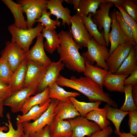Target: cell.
Returning a JSON list of instances; mask_svg holds the SVG:
<instances>
[{
	"label": "cell",
	"instance_id": "cell-18",
	"mask_svg": "<svg viewBox=\"0 0 137 137\" xmlns=\"http://www.w3.org/2000/svg\"><path fill=\"white\" fill-rule=\"evenodd\" d=\"M51 137L72 136V130L69 121L55 117L49 125Z\"/></svg>",
	"mask_w": 137,
	"mask_h": 137
},
{
	"label": "cell",
	"instance_id": "cell-15",
	"mask_svg": "<svg viewBox=\"0 0 137 137\" xmlns=\"http://www.w3.org/2000/svg\"><path fill=\"white\" fill-rule=\"evenodd\" d=\"M64 65L60 60L52 62L47 68L38 88V93L41 92L53 83L56 82L60 77V73L64 68Z\"/></svg>",
	"mask_w": 137,
	"mask_h": 137
},
{
	"label": "cell",
	"instance_id": "cell-32",
	"mask_svg": "<svg viewBox=\"0 0 137 137\" xmlns=\"http://www.w3.org/2000/svg\"><path fill=\"white\" fill-rule=\"evenodd\" d=\"M107 110L105 108H98L88 113L85 117L89 120L94 121L101 130H103L109 126L110 124L107 118Z\"/></svg>",
	"mask_w": 137,
	"mask_h": 137
},
{
	"label": "cell",
	"instance_id": "cell-38",
	"mask_svg": "<svg viewBox=\"0 0 137 137\" xmlns=\"http://www.w3.org/2000/svg\"><path fill=\"white\" fill-rule=\"evenodd\" d=\"M13 72L7 61L0 58V81L8 85Z\"/></svg>",
	"mask_w": 137,
	"mask_h": 137
},
{
	"label": "cell",
	"instance_id": "cell-2",
	"mask_svg": "<svg viewBox=\"0 0 137 137\" xmlns=\"http://www.w3.org/2000/svg\"><path fill=\"white\" fill-rule=\"evenodd\" d=\"M58 34L60 41V47L57 49L59 60L70 70L83 72L85 61L79 51L82 48L74 41L70 31L62 30Z\"/></svg>",
	"mask_w": 137,
	"mask_h": 137
},
{
	"label": "cell",
	"instance_id": "cell-1",
	"mask_svg": "<svg viewBox=\"0 0 137 137\" xmlns=\"http://www.w3.org/2000/svg\"><path fill=\"white\" fill-rule=\"evenodd\" d=\"M56 83L61 87L70 88L79 92L86 96L91 102H104L113 108L118 107L117 103L108 93L88 77L78 78L73 76L68 79L60 75Z\"/></svg>",
	"mask_w": 137,
	"mask_h": 137
},
{
	"label": "cell",
	"instance_id": "cell-4",
	"mask_svg": "<svg viewBox=\"0 0 137 137\" xmlns=\"http://www.w3.org/2000/svg\"><path fill=\"white\" fill-rule=\"evenodd\" d=\"M87 48V51L81 54L85 62L93 65L95 62L97 66L109 71L106 61L109 55L106 46L99 45L91 37Z\"/></svg>",
	"mask_w": 137,
	"mask_h": 137
},
{
	"label": "cell",
	"instance_id": "cell-16",
	"mask_svg": "<svg viewBox=\"0 0 137 137\" xmlns=\"http://www.w3.org/2000/svg\"><path fill=\"white\" fill-rule=\"evenodd\" d=\"M63 2L61 0H47V8L49 10L51 15L56 17V20H58L60 18L62 20V26L66 24L70 25L71 24V12L68 7L63 6Z\"/></svg>",
	"mask_w": 137,
	"mask_h": 137
},
{
	"label": "cell",
	"instance_id": "cell-45",
	"mask_svg": "<svg viewBox=\"0 0 137 137\" xmlns=\"http://www.w3.org/2000/svg\"><path fill=\"white\" fill-rule=\"evenodd\" d=\"M137 84V68L130 74V76L124 80V85H133Z\"/></svg>",
	"mask_w": 137,
	"mask_h": 137
},
{
	"label": "cell",
	"instance_id": "cell-53",
	"mask_svg": "<svg viewBox=\"0 0 137 137\" xmlns=\"http://www.w3.org/2000/svg\"><path fill=\"white\" fill-rule=\"evenodd\" d=\"M109 137H111L110 136Z\"/></svg>",
	"mask_w": 137,
	"mask_h": 137
},
{
	"label": "cell",
	"instance_id": "cell-37",
	"mask_svg": "<svg viewBox=\"0 0 137 137\" xmlns=\"http://www.w3.org/2000/svg\"><path fill=\"white\" fill-rule=\"evenodd\" d=\"M116 14L117 20L124 34L132 44L134 46L137 45L132 28L124 20L119 11L116 10Z\"/></svg>",
	"mask_w": 137,
	"mask_h": 137
},
{
	"label": "cell",
	"instance_id": "cell-25",
	"mask_svg": "<svg viewBox=\"0 0 137 137\" xmlns=\"http://www.w3.org/2000/svg\"><path fill=\"white\" fill-rule=\"evenodd\" d=\"M51 99L49 98L44 105H36L32 107L25 114L17 115L16 123H21L29 122L31 120L35 121L47 110L50 104Z\"/></svg>",
	"mask_w": 137,
	"mask_h": 137
},
{
	"label": "cell",
	"instance_id": "cell-23",
	"mask_svg": "<svg viewBox=\"0 0 137 137\" xmlns=\"http://www.w3.org/2000/svg\"><path fill=\"white\" fill-rule=\"evenodd\" d=\"M108 71L102 68L85 62V68L83 73L88 77L103 88L104 81Z\"/></svg>",
	"mask_w": 137,
	"mask_h": 137
},
{
	"label": "cell",
	"instance_id": "cell-41",
	"mask_svg": "<svg viewBox=\"0 0 137 137\" xmlns=\"http://www.w3.org/2000/svg\"><path fill=\"white\" fill-rule=\"evenodd\" d=\"M128 125L130 133L137 136V110L129 111Z\"/></svg>",
	"mask_w": 137,
	"mask_h": 137
},
{
	"label": "cell",
	"instance_id": "cell-24",
	"mask_svg": "<svg viewBox=\"0 0 137 137\" xmlns=\"http://www.w3.org/2000/svg\"><path fill=\"white\" fill-rule=\"evenodd\" d=\"M81 16L85 28L90 36L99 45L106 46L104 31H99L97 26L92 20V13L87 16Z\"/></svg>",
	"mask_w": 137,
	"mask_h": 137
},
{
	"label": "cell",
	"instance_id": "cell-3",
	"mask_svg": "<svg viewBox=\"0 0 137 137\" xmlns=\"http://www.w3.org/2000/svg\"><path fill=\"white\" fill-rule=\"evenodd\" d=\"M44 28V25L39 22L36 27L29 29L19 28L14 24L9 25L8 29L12 36L11 41L15 43L25 53L29 50L33 40L41 33Z\"/></svg>",
	"mask_w": 137,
	"mask_h": 137
},
{
	"label": "cell",
	"instance_id": "cell-28",
	"mask_svg": "<svg viewBox=\"0 0 137 137\" xmlns=\"http://www.w3.org/2000/svg\"><path fill=\"white\" fill-rule=\"evenodd\" d=\"M49 87L43 91L37 93L33 96L30 97L25 101L20 111L22 115L26 114L33 106L39 105L41 106L45 104L49 99Z\"/></svg>",
	"mask_w": 137,
	"mask_h": 137
},
{
	"label": "cell",
	"instance_id": "cell-39",
	"mask_svg": "<svg viewBox=\"0 0 137 137\" xmlns=\"http://www.w3.org/2000/svg\"><path fill=\"white\" fill-rule=\"evenodd\" d=\"M136 2V0H125L122 8L136 22L137 5Z\"/></svg>",
	"mask_w": 137,
	"mask_h": 137
},
{
	"label": "cell",
	"instance_id": "cell-11",
	"mask_svg": "<svg viewBox=\"0 0 137 137\" xmlns=\"http://www.w3.org/2000/svg\"><path fill=\"white\" fill-rule=\"evenodd\" d=\"M25 53L15 43L7 41L1 52V57L6 60L13 73L25 60Z\"/></svg>",
	"mask_w": 137,
	"mask_h": 137
},
{
	"label": "cell",
	"instance_id": "cell-43",
	"mask_svg": "<svg viewBox=\"0 0 137 137\" xmlns=\"http://www.w3.org/2000/svg\"><path fill=\"white\" fill-rule=\"evenodd\" d=\"M113 131L112 127L109 126L106 128L95 132L87 137H109Z\"/></svg>",
	"mask_w": 137,
	"mask_h": 137
},
{
	"label": "cell",
	"instance_id": "cell-36",
	"mask_svg": "<svg viewBox=\"0 0 137 137\" xmlns=\"http://www.w3.org/2000/svg\"><path fill=\"white\" fill-rule=\"evenodd\" d=\"M47 9H45L43 11L41 17L37 20L35 22H38L42 24L45 28L51 30H55L56 26L60 27L61 26V22L58 20H54L50 18L51 15L50 12H47Z\"/></svg>",
	"mask_w": 137,
	"mask_h": 137
},
{
	"label": "cell",
	"instance_id": "cell-31",
	"mask_svg": "<svg viewBox=\"0 0 137 137\" xmlns=\"http://www.w3.org/2000/svg\"><path fill=\"white\" fill-rule=\"evenodd\" d=\"M60 87L56 82L48 87L49 98L56 99L59 101H66L69 100L70 97H75L80 95L79 93L67 91Z\"/></svg>",
	"mask_w": 137,
	"mask_h": 137
},
{
	"label": "cell",
	"instance_id": "cell-40",
	"mask_svg": "<svg viewBox=\"0 0 137 137\" xmlns=\"http://www.w3.org/2000/svg\"><path fill=\"white\" fill-rule=\"evenodd\" d=\"M121 13L122 17L125 21L131 27L133 30L134 39L137 44V24L136 22L128 14L126 13L121 7L114 5Z\"/></svg>",
	"mask_w": 137,
	"mask_h": 137
},
{
	"label": "cell",
	"instance_id": "cell-21",
	"mask_svg": "<svg viewBox=\"0 0 137 137\" xmlns=\"http://www.w3.org/2000/svg\"><path fill=\"white\" fill-rule=\"evenodd\" d=\"M12 14L14 19V24L17 27L23 29H28L26 21L23 15L22 5L12 0H2Z\"/></svg>",
	"mask_w": 137,
	"mask_h": 137
},
{
	"label": "cell",
	"instance_id": "cell-49",
	"mask_svg": "<svg viewBox=\"0 0 137 137\" xmlns=\"http://www.w3.org/2000/svg\"><path fill=\"white\" fill-rule=\"evenodd\" d=\"M119 137H137L130 133H127L123 131L120 132L118 135Z\"/></svg>",
	"mask_w": 137,
	"mask_h": 137
},
{
	"label": "cell",
	"instance_id": "cell-5",
	"mask_svg": "<svg viewBox=\"0 0 137 137\" xmlns=\"http://www.w3.org/2000/svg\"><path fill=\"white\" fill-rule=\"evenodd\" d=\"M41 82H36L13 93L4 101V105L9 107L13 113L20 112L26 100L37 92Z\"/></svg>",
	"mask_w": 137,
	"mask_h": 137
},
{
	"label": "cell",
	"instance_id": "cell-52",
	"mask_svg": "<svg viewBox=\"0 0 137 137\" xmlns=\"http://www.w3.org/2000/svg\"><path fill=\"white\" fill-rule=\"evenodd\" d=\"M64 137H72L71 136H67Z\"/></svg>",
	"mask_w": 137,
	"mask_h": 137
},
{
	"label": "cell",
	"instance_id": "cell-6",
	"mask_svg": "<svg viewBox=\"0 0 137 137\" xmlns=\"http://www.w3.org/2000/svg\"><path fill=\"white\" fill-rule=\"evenodd\" d=\"M113 5L111 3L101 2L99 6V9L97 10L95 14L92 13V20L98 27L99 31L101 32L104 31L107 47L109 46L110 44L108 36L112 23L110 11Z\"/></svg>",
	"mask_w": 137,
	"mask_h": 137
},
{
	"label": "cell",
	"instance_id": "cell-7",
	"mask_svg": "<svg viewBox=\"0 0 137 137\" xmlns=\"http://www.w3.org/2000/svg\"><path fill=\"white\" fill-rule=\"evenodd\" d=\"M58 101L56 99H51L47 110L37 120L32 123L25 122L23 123L24 133L28 134L29 135L45 126L49 125L55 117L54 110Z\"/></svg>",
	"mask_w": 137,
	"mask_h": 137
},
{
	"label": "cell",
	"instance_id": "cell-12",
	"mask_svg": "<svg viewBox=\"0 0 137 137\" xmlns=\"http://www.w3.org/2000/svg\"><path fill=\"white\" fill-rule=\"evenodd\" d=\"M35 45L25 54V59L47 67L52 61L46 54L43 45L44 38L42 33L37 37Z\"/></svg>",
	"mask_w": 137,
	"mask_h": 137
},
{
	"label": "cell",
	"instance_id": "cell-8",
	"mask_svg": "<svg viewBox=\"0 0 137 137\" xmlns=\"http://www.w3.org/2000/svg\"><path fill=\"white\" fill-rule=\"evenodd\" d=\"M47 0H19L17 3L22 5L23 12L27 17L28 29L32 28L36 21L41 16L43 10L47 8Z\"/></svg>",
	"mask_w": 137,
	"mask_h": 137
},
{
	"label": "cell",
	"instance_id": "cell-44",
	"mask_svg": "<svg viewBox=\"0 0 137 137\" xmlns=\"http://www.w3.org/2000/svg\"><path fill=\"white\" fill-rule=\"evenodd\" d=\"M29 137H51L49 125H47L33 133L29 135Z\"/></svg>",
	"mask_w": 137,
	"mask_h": 137
},
{
	"label": "cell",
	"instance_id": "cell-30",
	"mask_svg": "<svg viewBox=\"0 0 137 137\" xmlns=\"http://www.w3.org/2000/svg\"><path fill=\"white\" fill-rule=\"evenodd\" d=\"M6 116L8 123H5V125L2 126L0 125V137H23L24 133L22 124L16 123L17 129H15L11 121L10 113H7Z\"/></svg>",
	"mask_w": 137,
	"mask_h": 137
},
{
	"label": "cell",
	"instance_id": "cell-29",
	"mask_svg": "<svg viewBox=\"0 0 137 137\" xmlns=\"http://www.w3.org/2000/svg\"><path fill=\"white\" fill-rule=\"evenodd\" d=\"M42 32L43 38L46 39V41L43 43L44 49L49 54H52L60 47V41L58 34L55 30H51L45 28Z\"/></svg>",
	"mask_w": 137,
	"mask_h": 137
},
{
	"label": "cell",
	"instance_id": "cell-33",
	"mask_svg": "<svg viewBox=\"0 0 137 137\" xmlns=\"http://www.w3.org/2000/svg\"><path fill=\"white\" fill-rule=\"evenodd\" d=\"M69 99L73 104L80 116L83 117H85L90 112L98 108L102 103L100 101L89 102L80 101L74 97H70Z\"/></svg>",
	"mask_w": 137,
	"mask_h": 137
},
{
	"label": "cell",
	"instance_id": "cell-14",
	"mask_svg": "<svg viewBox=\"0 0 137 137\" xmlns=\"http://www.w3.org/2000/svg\"><path fill=\"white\" fill-rule=\"evenodd\" d=\"M133 46L131 43H128L117 46L106 61L109 71L115 73Z\"/></svg>",
	"mask_w": 137,
	"mask_h": 137
},
{
	"label": "cell",
	"instance_id": "cell-26",
	"mask_svg": "<svg viewBox=\"0 0 137 137\" xmlns=\"http://www.w3.org/2000/svg\"><path fill=\"white\" fill-rule=\"evenodd\" d=\"M26 68V61L25 60L13 73L8 84L12 93L24 88Z\"/></svg>",
	"mask_w": 137,
	"mask_h": 137
},
{
	"label": "cell",
	"instance_id": "cell-54",
	"mask_svg": "<svg viewBox=\"0 0 137 137\" xmlns=\"http://www.w3.org/2000/svg\"></svg>",
	"mask_w": 137,
	"mask_h": 137
},
{
	"label": "cell",
	"instance_id": "cell-22",
	"mask_svg": "<svg viewBox=\"0 0 137 137\" xmlns=\"http://www.w3.org/2000/svg\"><path fill=\"white\" fill-rule=\"evenodd\" d=\"M137 68V45L134 46L115 74L130 75Z\"/></svg>",
	"mask_w": 137,
	"mask_h": 137
},
{
	"label": "cell",
	"instance_id": "cell-9",
	"mask_svg": "<svg viewBox=\"0 0 137 137\" xmlns=\"http://www.w3.org/2000/svg\"><path fill=\"white\" fill-rule=\"evenodd\" d=\"M67 120L70 122L72 127V137L88 136L101 130L96 123L89 121L85 117L80 116Z\"/></svg>",
	"mask_w": 137,
	"mask_h": 137
},
{
	"label": "cell",
	"instance_id": "cell-35",
	"mask_svg": "<svg viewBox=\"0 0 137 137\" xmlns=\"http://www.w3.org/2000/svg\"><path fill=\"white\" fill-rule=\"evenodd\" d=\"M132 85H125L123 92L125 95V100L120 109L124 111L127 112L137 110V107L136 106L133 100L132 95Z\"/></svg>",
	"mask_w": 137,
	"mask_h": 137
},
{
	"label": "cell",
	"instance_id": "cell-47",
	"mask_svg": "<svg viewBox=\"0 0 137 137\" xmlns=\"http://www.w3.org/2000/svg\"><path fill=\"white\" fill-rule=\"evenodd\" d=\"M64 1L71 5H73L74 9L77 10L78 8L80 0H65Z\"/></svg>",
	"mask_w": 137,
	"mask_h": 137
},
{
	"label": "cell",
	"instance_id": "cell-46",
	"mask_svg": "<svg viewBox=\"0 0 137 137\" xmlns=\"http://www.w3.org/2000/svg\"><path fill=\"white\" fill-rule=\"evenodd\" d=\"M125 0H100L101 2H110L118 7H123Z\"/></svg>",
	"mask_w": 137,
	"mask_h": 137
},
{
	"label": "cell",
	"instance_id": "cell-19",
	"mask_svg": "<svg viewBox=\"0 0 137 137\" xmlns=\"http://www.w3.org/2000/svg\"><path fill=\"white\" fill-rule=\"evenodd\" d=\"M55 117L62 120L74 118L80 116L72 102L59 101L55 110Z\"/></svg>",
	"mask_w": 137,
	"mask_h": 137
},
{
	"label": "cell",
	"instance_id": "cell-42",
	"mask_svg": "<svg viewBox=\"0 0 137 137\" xmlns=\"http://www.w3.org/2000/svg\"><path fill=\"white\" fill-rule=\"evenodd\" d=\"M9 86L0 81V99L4 100L12 94Z\"/></svg>",
	"mask_w": 137,
	"mask_h": 137
},
{
	"label": "cell",
	"instance_id": "cell-17",
	"mask_svg": "<svg viewBox=\"0 0 137 137\" xmlns=\"http://www.w3.org/2000/svg\"><path fill=\"white\" fill-rule=\"evenodd\" d=\"M46 68L32 62L26 61L24 88L36 82H41Z\"/></svg>",
	"mask_w": 137,
	"mask_h": 137
},
{
	"label": "cell",
	"instance_id": "cell-51",
	"mask_svg": "<svg viewBox=\"0 0 137 137\" xmlns=\"http://www.w3.org/2000/svg\"><path fill=\"white\" fill-rule=\"evenodd\" d=\"M29 135L27 133H24L23 137H29Z\"/></svg>",
	"mask_w": 137,
	"mask_h": 137
},
{
	"label": "cell",
	"instance_id": "cell-20",
	"mask_svg": "<svg viewBox=\"0 0 137 137\" xmlns=\"http://www.w3.org/2000/svg\"><path fill=\"white\" fill-rule=\"evenodd\" d=\"M128 76L114 74L108 71L104 82V86L110 91L123 93L124 86V82Z\"/></svg>",
	"mask_w": 137,
	"mask_h": 137
},
{
	"label": "cell",
	"instance_id": "cell-48",
	"mask_svg": "<svg viewBox=\"0 0 137 137\" xmlns=\"http://www.w3.org/2000/svg\"><path fill=\"white\" fill-rule=\"evenodd\" d=\"M132 95L135 104L137 107V84L133 85Z\"/></svg>",
	"mask_w": 137,
	"mask_h": 137
},
{
	"label": "cell",
	"instance_id": "cell-27",
	"mask_svg": "<svg viewBox=\"0 0 137 137\" xmlns=\"http://www.w3.org/2000/svg\"><path fill=\"white\" fill-rule=\"evenodd\" d=\"M105 108L107 110V118L111 121L115 128L114 133L118 135L120 132V127L121 123L126 116L128 114L129 112L123 111L117 108H113L106 104Z\"/></svg>",
	"mask_w": 137,
	"mask_h": 137
},
{
	"label": "cell",
	"instance_id": "cell-13",
	"mask_svg": "<svg viewBox=\"0 0 137 137\" xmlns=\"http://www.w3.org/2000/svg\"><path fill=\"white\" fill-rule=\"evenodd\" d=\"M116 10V8H114L110 13L112 23L111 25V30L109 33L108 36L109 41L111 44L109 50V56L119 45L128 43H131L125 35L121 28L117 19Z\"/></svg>",
	"mask_w": 137,
	"mask_h": 137
},
{
	"label": "cell",
	"instance_id": "cell-10",
	"mask_svg": "<svg viewBox=\"0 0 137 137\" xmlns=\"http://www.w3.org/2000/svg\"><path fill=\"white\" fill-rule=\"evenodd\" d=\"M71 33L75 42L82 49L87 47L91 39L85 26L82 16L76 13L70 19Z\"/></svg>",
	"mask_w": 137,
	"mask_h": 137
},
{
	"label": "cell",
	"instance_id": "cell-34",
	"mask_svg": "<svg viewBox=\"0 0 137 137\" xmlns=\"http://www.w3.org/2000/svg\"><path fill=\"white\" fill-rule=\"evenodd\" d=\"M100 3V0H80L76 13L81 16H86L90 13L94 14Z\"/></svg>",
	"mask_w": 137,
	"mask_h": 137
},
{
	"label": "cell",
	"instance_id": "cell-50",
	"mask_svg": "<svg viewBox=\"0 0 137 137\" xmlns=\"http://www.w3.org/2000/svg\"><path fill=\"white\" fill-rule=\"evenodd\" d=\"M4 101L0 99V118L3 117Z\"/></svg>",
	"mask_w": 137,
	"mask_h": 137
}]
</instances>
